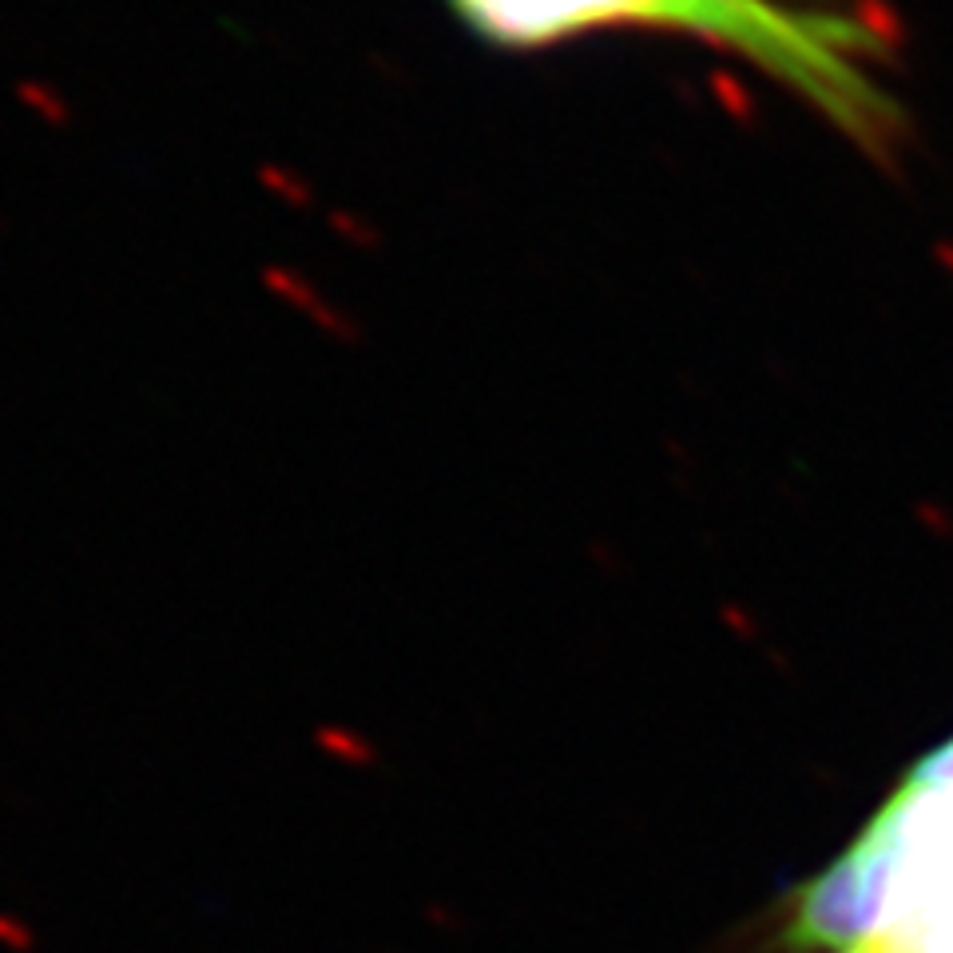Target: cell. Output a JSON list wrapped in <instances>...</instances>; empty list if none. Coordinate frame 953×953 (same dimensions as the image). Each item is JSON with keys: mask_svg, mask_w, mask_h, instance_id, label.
I'll return each mask as SVG.
<instances>
[{"mask_svg": "<svg viewBox=\"0 0 953 953\" xmlns=\"http://www.w3.org/2000/svg\"><path fill=\"white\" fill-rule=\"evenodd\" d=\"M902 783L918 787V791H945V787H953V735L942 747H933L930 755H922Z\"/></svg>", "mask_w": 953, "mask_h": 953, "instance_id": "cell-3", "label": "cell"}, {"mask_svg": "<svg viewBox=\"0 0 953 953\" xmlns=\"http://www.w3.org/2000/svg\"><path fill=\"white\" fill-rule=\"evenodd\" d=\"M850 953H859V950H850Z\"/></svg>", "mask_w": 953, "mask_h": 953, "instance_id": "cell-4", "label": "cell"}, {"mask_svg": "<svg viewBox=\"0 0 953 953\" xmlns=\"http://www.w3.org/2000/svg\"><path fill=\"white\" fill-rule=\"evenodd\" d=\"M493 45L545 48L605 28L684 33L751 60L866 152L886 155L902 107L878 80L886 45L871 24L811 0H449Z\"/></svg>", "mask_w": 953, "mask_h": 953, "instance_id": "cell-1", "label": "cell"}, {"mask_svg": "<svg viewBox=\"0 0 953 953\" xmlns=\"http://www.w3.org/2000/svg\"><path fill=\"white\" fill-rule=\"evenodd\" d=\"M882 850V914L859 953H953V787H898L866 823Z\"/></svg>", "mask_w": 953, "mask_h": 953, "instance_id": "cell-2", "label": "cell"}]
</instances>
